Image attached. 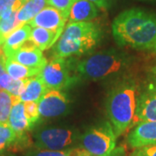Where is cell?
<instances>
[{"instance_id":"6da1fadb","label":"cell","mask_w":156,"mask_h":156,"mask_svg":"<svg viewBox=\"0 0 156 156\" xmlns=\"http://www.w3.org/2000/svg\"><path fill=\"white\" fill-rule=\"evenodd\" d=\"M112 33L121 46L156 51V13L138 8L124 11L112 23Z\"/></svg>"},{"instance_id":"7a4b0ae2","label":"cell","mask_w":156,"mask_h":156,"mask_svg":"<svg viewBox=\"0 0 156 156\" xmlns=\"http://www.w3.org/2000/svg\"><path fill=\"white\" fill-rule=\"evenodd\" d=\"M100 38V27L95 23H69L53 47L54 58L81 56L95 47Z\"/></svg>"},{"instance_id":"3957f363","label":"cell","mask_w":156,"mask_h":156,"mask_svg":"<svg viewBox=\"0 0 156 156\" xmlns=\"http://www.w3.org/2000/svg\"><path fill=\"white\" fill-rule=\"evenodd\" d=\"M137 98L135 86L128 83L117 86L108 95L107 112L117 137L137 122Z\"/></svg>"},{"instance_id":"277c9868","label":"cell","mask_w":156,"mask_h":156,"mask_svg":"<svg viewBox=\"0 0 156 156\" xmlns=\"http://www.w3.org/2000/svg\"><path fill=\"white\" fill-rule=\"evenodd\" d=\"M123 66V59L116 51L96 53L76 64V72L85 79L100 80L117 73Z\"/></svg>"},{"instance_id":"5b68a950","label":"cell","mask_w":156,"mask_h":156,"mask_svg":"<svg viewBox=\"0 0 156 156\" xmlns=\"http://www.w3.org/2000/svg\"><path fill=\"white\" fill-rule=\"evenodd\" d=\"M116 135L111 123L89 128L82 137V145L92 156H109L116 147Z\"/></svg>"},{"instance_id":"8992f818","label":"cell","mask_w":156,"mask_h":156,"mask_svg":"<svg viewBox=\"0 0 156 156\" xmlns=\"http://www.w3.org/2000/svg\"><path fill=\"white\" fill-rule=\"evenodd\" d=\"M38 76L49 89L62 90L76 81L72 68L66 58H53L41 69Z\"/></svg>"},{"instance_id":"52a82bcc","label":"cell","mask_w":156,"mask_h":156,"mask_svg":"<svg viewBox=\"0 0 156 156\" xmlns=\"http://www.w3.org/2000/svg\"><path fill=\"white\" fill-rule=\"evenodd\" d=\"M77 139L75 131L62 128H50L39 130L35 134V147L40 150H63Z\"/></svg>"},{"instance_id":"ba28073f","label":"cell","mask_w":156,"mask_h":156,"mask_svg":"<svg viewBox=\"0 0 156 156\" xmlns=\"http://www.w3.org/2000/svg\"><path fill=\"white\" fill-rule=\"evenodd\" d=\"M38 110L40 116L53 118L65 114L69 108V100L61 90L50 89L39 100Z\"/></svg>"},{"instance_id":"9c48e42d","label":"cell","mask_w":156,"mask_h":156,"mask_svg":"<svg viewBox=\"0 0 156 156\" xmlns=\"http://www.w3.org/2000/svg\"><path fill=\"white\" fill-rule=\"evenodd\" d=\"M6 58L12 59L26 67L37 69L40 70L47 64V60L43 54V51L38 49L30 39L25 41L18 50L14 51L11 56Z\"/></svg>"},{"instance_id":"30bf717a","label":"cell","mask_w":156,"mask_h":156,"mask_svg":"<svg viewBox=\"0 0 156 156\" xmlns=\"http://www.w3.org/2000/svg\"><path fill=\"white\" fill-rule=\"evenodd\" d=\"M136 120L137 122L156 121V79L147 86L137 98Z\"/></svg>"},{"instance_id":"8fae6325","label":"cell","mask_w":156,"mask_h":156,"mask_svg":"<svg viewBox=\"0 0 156 156\" xmlns=\"http://www.w3.org/2000/svg\"><path fill=\"white\" fill-rule=\"evenodd\" d=\"M67 21L68 18L61 11L52 6H46L27 23L31 26V28L41 27L53 31L62 32L63 29L66 26Z\"/></svg>"},{"instance_id":"7c38bea8","label":"cell","mask_w":156,"mask_h":156,"mask_svg":"<svg viewBox=\"0 0 156 156\" xmlns=\"http://www.w3.org/2000/svg\"><path fill=\"white\" fill-rule=\"evenodd\" d=\"M128 143L133 148L156 144V121L138 123L128 134Z\"/></svg>"},{"instance_id":"4fadbf2b","label":"cell","mask_w":156,"mask_h":156,"mask_svg":"<svg viewBox=\"0 0 156 156\" xmlns=\"http://www.w3.org/2000/svg\"><path fill=\"white\" fill-rule=\"evenodd\" d=\"M31 29L29 23H23L6 37L2 42L3 53L6 57H9L14 51L18 50L25 41L30 39Z\"/></svg>"},{"instance_id":"5bb4252c","label":"cell","mask_w":156,"mask_h":156,"mask_svg":"<svg viewBox=\"0 0 156 156\" xmlns=\"http://www.w3.org/2000/svg\"><path fill=\"white\" fill-rule=\"evenodd\" d=\"M98 15V7L89 0H76L69 15V23L89 22Z\"/></svg>"},{"instance_id":"9a60e30c","label":"cell","mask_w":156,"mask_h":156,"mask_svg":"<svg viewBox=\"0 0 156 156\" xmlns=\"http://www.w3.org/2000/svg\"><path fill=\"white\" fill-rule=\"evenodd\" d=\"M8 125L17 135L28 134V131L30 130V126L24 111V103L20 100L14 102L11 108Z\"/></svg>"},{"instance_id":"2e32d148","label":"cell","mask_w":156,"mask_h":156,"mask_svg":"<svg viewBox=\"0 0 156 156\" xmlns=\"http://www.w3.org/2000/svg\"><path fill=\"white\" fill-rule=\"evenodd\" d=\"M61 34L62 31H53L41 27H33L31 29L30 39L38 49L44 51L54 46Z\"/></svg>"},{"instance_id":"e0dca14e","label":"cell","mask_w":156,"mask_h":156,"mask_svg":"<svg viewBox=\"0 0 156 156\" xmlns=\"http://www.w3.org/2000/svg\"><path fill=\"white\" fill-rule=\"evenodd\" d=\"M49 89L45 86L38 75L28 78L24 90L19 96V99L23 102L25 101H36L38 102L42 96Z\"/></svg>"},{"instance_id":"ac0fdd59","label":"cell","mask_w":156,"mask_h":156,"mask_svg":"<svg viewBox=\"0 0 156 156\" xmlns=\"http://www.w3.org/2000/svg\"><path fill=\"white\" fill-rule=\"evenodd\" d=\"M48 5L47 0H28L17 11V18L21 24L27 23Z\"/></svg>"},{"instance_id":"d6986e66","label":"cell","mask_w":156,"mask_h":156,"mask_svg":"<svg viewBox=\"0 0 156 156\" xmlns=\"http://www.w3.org/2000/svg\"><path fill=\"white\" fill-rule=\"evenodd\" d=\"M5 70L9 74V76L15 80H22V79L32 77L38 75L39 72L41 71L37 69L26 67L10 58H6Z\"/></svg>"},{"instance_id":"ffe728a7","label":"cell","mask_w":156,"mask_h":156,"mask_svg":"<svg viewBox=\"0 0 156 156\" xmlns=\"http://www.w3.org/2000/svg\"><path fill=\"white\" fill-rule=\"evenodd\" d=\"M17 140V133L8 124H0V156L7 151H16Z\"/></svg>"},{"instance_id":"44dd1931","label":"cell","mask_w":156,"mask_h":156,"mask_svg":"<svg viewBox=\"0 0 156 156\" xmlns=\"http://www.w3.org/2000/svg\"><path fill=\"white\" fill-rule=\"evenodd\" d=\"M24 156H92L83 147H73L59 151L30 150Z\"/></svg>"},{"instance_id":"7402d4cb","label":"cell","mask_w":156,"mask_h":156,"mask_svg":"<svg viewBox=\"0 0 156 156\" xmlns=\"http://www.w3.org/2000/svg\"><path fill=\"white\" fill-rule=\"evenodd\" d=\"M19 97L13 96L5 89H0V124H8L11 108Z\"/></svg>"},{"instance_id":"603a6c76","label":"cell","mask_w":156,"mask_h":156,"mask_svg":"<svg viewBox=\"0 0 156 156\" xmlns=\"http://www.w3.org/2000/svg\"><path fill=\"white\" fill-rule=\"evenodd\" d=\"M17 12H14L11 17H8V18H1L0 17V39H1V43L5 40V38L9 34L11 33L14 30H16L20 25H22L17 20Z\"/></svg>"},{"instance_id":"cb8c5ba5","label":"cell","mask_w":156,"mask_h":156,"mask_svg":"<svg viewBox=\"0 0 156 156\" xmlns=\"http://www.w3.org/2000/svg\"><path fill=\"white\" fill-rule=\"evenodd\" d=\"M23 5L22 0H0V17L8 18Z\"/></svg>"},{"instance_id":"d4e9b609","label":"cell","mask_w":156,"mask_h":156,"mask_svg":"<svg viewBox=\"0 0 156 156\" xmlns=\"http://www.w3.org/2000/svg\"><path fill=\"white\" fill-rule=\"evenodd\" d=\"M24 103V111L28 119L30 130L38 122L40 119V114L38 110V103L36 101H25Z\"/></svg>"},{"instance_id":"484cf974","label":"cell","mask_w":156,"mask_h":156,"mask_svg":"<svg viewBox=\"0 0 156 156\" xmlns=\"http://www.w3.org/2000/svg\"><path fill=\"white\" fill-rule=\"evenodd\" d=\"M76 0H47L48 5L56 8L69 19V11Z\"/></svg>"},{"instance_id":"4316f807","label":"cell","mask_w":156,"mask_h":156,"mask_svg":"<svg viewBox=\"0 0 156 156\" xmlns=\"http://www.w3.org/2000/svg\"><path fill=\"white\" fill-rule=\"evenodd\" d=\"M27 81H28V78L27 79H22V80L12 79L11 84L9 85V87L7 88L6 90L13 96L19 97L20 95L23 93V91L24 90V88H25L26 83H27Z\"/></svg>"},{"instance_id":"83f0119b","label":"cell","mask_w":156,"mask_h":156,"mask_svg":"<svg viewBox=\"0 0 156 156\" xmlns=\"http://www.w3.org/2000/svg\"><path fill=\"white\" fill-rule=\"evenodd\" d=\"M131 156H156V144H151L134 148Z\"/></svg>"},{"instance_id":"f1b7e54d","label":"cell","mask_w":156,"mask_h":156,"mask_svg":"<svg viewBox=\"0 0 156 156\" xmlns=\"http://www.w3.org/2000/svg\"><path fill=\"white\" fill-rule=\"evenodd\" d=\"M92 3H94L95 5L98 8H101V9H106L108 6L110 5L112 0H89Z\"/></svg>"},{"instance_id":"f546056e","label":"cell","mask_w":156,"mask_h":156,"mask_svg":"<svg viewBox=\"0 0 156 156\" xmlns=\"http://www.w3.org/2000/svg\"><path fill=\"white\" fill-rule=\"evenodd\" d=\"M5 60L6 57L5 56V54L3 53L1 56H0V77L2 76V75L4 73L6 72L5 70Z\"/></svg>"},{"instance_id":"4dcf8cb0","label":"cell","mask_w":156,"mask_h":156,"mask_svg":"<svg viewBox=\"0 0 156 156\" xmlns=\"http://www.w3.org/2000/svg\"><path fill=\"white\" fill-rule=\"evenodd\" d=\"M3 54V50H2V43H1V39H0V56Z\"/></svg>"},{"instance_id":"1f68e13d","label":"cell","mask_w":156,"mask_h":156,"mask_svg":"<svg viewBox=\"0 0 156 156\" xmlns=\"http://www.w3.org/2000/svg\"><path fill=\"white\" fill-rule=\"evenodd\" d=\"M141 1H156V0H141Z\"/></svg>"},{"instance_id":"d6a6232c","label":"cell","mask_w":156,"mask_h":156,"mask_svg":"<svg viewBox=\"0 0 156 156\" xmlns=\"http://www.w3.org/2000/svg\"><path fill=\"white\" fill-rule=\"evenodd\" d=\"M23 1V4H24V3H25V2H27V1H28V0H22Z\"/></svg>"}]
</instances>
